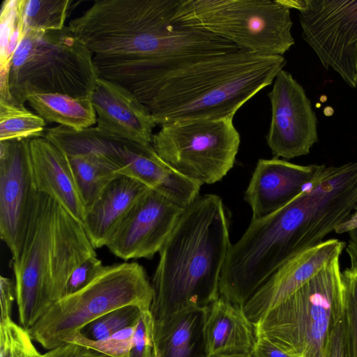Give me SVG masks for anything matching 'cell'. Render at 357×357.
<instances>
[{
  "label": "cell",
  "instance_id": "6da1fadb",
  "mask_svg": "<svg viewBox=\"0 0 357 357\" xmlns=\"http://www.w3.org/2000/svg\"><path fill=\"white\" fill-rule=\"evenodd\" d=\"M283 56L244 50L150 63L116 82L132 92L156 126L199 119H233L247 101L272 84Z\"/></svg>",
  "mask_w": 357,
  "mask_h": 357
},
{
  "label": "cell",
  "instance_id": "7a4b0ae2",
  "mask_svg": "<svg viewBox=\"0 0 357 357\" xmlns=\"http://www.w3.org/2000/svg\"><path fill=\"white\" fill-rule=\"evenodd\" d=\"M178 0H97L68 27L93 54L100 77L116 82L146 64L243 50L173 20Z\"/></svg>",
  "mask_w": 357,
  "mask_h": 357
},
{
  "label": "cell",
  "instance_id": "3957f363",
  "mask_svg": "<svg viewBox=\"0 0 357 357\" xmlns=\"http://www.w3.org/2000/svg\"><path fill=\"white\" fill-rule=\"evenodd\" d=\"M230 245L222 199L199 195L184 208L159 251L151 282L154 321L183 310L208 307L217 300Z\"/></svg>",
  "mask_w": 357,
  "mask_h": 357
},
{
  "label": "cell",
  "instance_id": "277c9868",
  "mask_svg": "<svg viewBox=\"0 0 357 357\" xmlns=\"http://www.w3.org/2000/svg\"><path fill=\"white\" fill-rule=\"evenodd\" d=\"M93 256L82 224L37 192L20 252L12 261L20 325L29 330L63 296L73 271Z\"/></svg>",
  "mask_w": 357,
  "mask_h": 357
},
{
  "label": "cell",
  "instance_id": "5b68a950",
  "mask_svg": "<svg viewBox=\"0 0 357 357\" xmlns=\"http://www.w3.org/2000/svg\"><path fill=\"white\" fill-rule=\"evenodd\" d=\"M99 77L92 52L68 26L24 33L8 77L11 102L24 106L33 93L91 98Z\"/></svg>",
  "mask_w": 357,
  "mask_h": 357
},
{
  "label": "cell",
  "instance_id": "8992f818",
  "mask_svg": "<svg viewBox=\"0 0 357 357\" xmlns=\"http://www.w3.org/2000/svg\"><path fill=\"white\" fill-rule=\"evenodd\" d=\"M343 317L340 257L255 324L264 337L291 357H328L331 334Z\"/></svg>",
  "mask_w": 357,
  "mask_h": 357
},
{
  "label": "cell",
  "instance_id": "52a82bcc",
  "mask_svg": "<svg viewBox=\"0 0 357 357\" xmlns=\"http://www.w3.org/2000/svg\"><path fill=\"white\" fill-rule=\"evenodd\" d=\"M153 296L139 263L103 265L86 286L53 303L27 331L33 341L50 350L69 342L83 327L112 310L128 305L150 310Z\"/></svg>",
  "mask_w": 357,
  "mask_h": 357
},
{
  "label": "cell",
  "instance_id": "ba28073f",
  "mask_svg": "<svg viewBox=\"0 0 357 357\" xmlns=\"http://www.w3.org/2000/svg\"><path fill=\"white\" fill-rule=\"evenodd\" d=\"M173 20L258 54L282 56L294 44L290 9L280 0H178Z\"/></svg>",
  "mask_w": 357,
  "mask_h": 357
},
{
  "label": "cell",
  "instance_id": "9c48e42d",
  "mask_svg": "<svg viewBox=\"0 0 357 357\" xmlns=\"http://www.w3.org/2000/svg\"><path fill=\"white\" fill-rule=\"evenodd\" d=\"M160 127L151 144L183 176L202 185L213 184L233 167L241 141L233 119H192Z\"/></svg>",
  "mask_w": 357,
  "mask_h": 357
},
{
  "label": "cell",
  "instance_id": "30bf717a",
  "mask_svg": "<svg viewBox=\"0 0 357 357\" xmlns=\"http://www.w3.org/2000/svg\"><path fill=\"white\" fill-rule=\"evenodd\" d=\"M299 12L302 37L350 86L357 66V0H280Z\"/></svg>",
  "mask_w": 357,
  "mask_h": 357
},
{
  "label": "cell",
  "instance_id": "8fae6325",
  "mask_svg": "<svg viewBox=\"0 0 357 357\" xmlns=\"http://www.w3.org/2000/svg\"><path fill=\"white\" fill-rule=\"evenodd\" d=\"M268 98L272 114L266 142L274 158L307 155L318 141L317 120L303 86L281 70Z\"/></svg>",
  "mask_w": 357,
  "mask_h": 357
},
{
  "label": "cell",
  "instance_id": "7c38bea8",
  "mask_svg": "<svg viewBox=\"0 0 357 357\" xmlns=\"http://www.w3.org/2000/svg\"><path fill=\"white\" fill-rule=\"evenodd\" d=\"M29 141H0V236L13 259L20 252L37 193Z\"/></svg>",
  "mask_w": 357,
  "mask_h": 357
},
{
  "label": "cell",
  "instance_id": "4fadbf2b",
  "mask_svg": "<svg viewBox=\"0 0 357 357\" xmlns=\"http://www.w3.org/2000/svg\"><path fill=\"white\" fill-rule=\"evenodd\" d=\"M184 208L149 188L114 231L106 247L125 261L151 259L163 246Z\"/></svg>",
  "mask_w": 357,
  "mask_h": 357
},
{
  "label": "cell",
  "instance_id": "5bb4252c",
  "mask_svg": "<svg viewBox=\"0 0 357 357\" xmlns=\"http://www.w3.org/2000/svg\"><path fill=\"white\" fill-rule=\"evenodd\" d=\"M44 137L66 155H96L119 175L145 184L152 176L158 154L151 144H144L106 134L96 127L75 130L63 126L46 130Z\"/></svg>",
  "mask_w": 357,
  "mask_h": 357
},
{
  "label": "cell",
  "instance_id": "9a60e30c",
  "mask_svg": "<svg viewBox=\"0 0 357 357\" xmlns=\"http://www.w3.org/2000/svg\"><path fill=\"white\" fill-rule=\"evenodd\" d=\"M345 243L338 239L324 241L300 251L283 263L243 307L256 324L261 317L315 277L334 259L340 257Z\"/></svg>",
  "mask_w": 357,
  "mask_h": 357
},
{
  "label": "cell",
  "instance_id": "2e32d148",
  "mask_svg": "<svg viewBox=\"0 0 357 357\" xmlns=\"http://www.w3.org/2000/svg\"><path fill=\"white\" fill-rule=\"evenodd\" d=\"M91 101L98 130L120 138L152 144L156 125L147 107L130 90L99 77Z\"/></svg>",
  "mask_w": 357,
  "mask_h": 357
},
{
  "label": "cell",
  "instance_id": "e0dca14e",
  "mask_svg": "<svg viewBox=\"0 0 357 357\" xmlns=\"http://www.w3.org/2000/svg\"><path fill=\"white\" fill-rule=\"evenodd\" d=\"M324 166L296 165L276 158L259 159L244 195L252 209L251 220L289 203Z\"/></svg>",
  "mask_w": 357,
  "mask_h": 357
},
{
  "label": "cell",
  "instance_id": "ac0fdd59",
  "mask_svg": "<svg viewBox=\"0 0 357 357\" xmlns=\"http://www.w3.org/2000/svg\"><path fill=\"white\" fill-rule=\"evenodd\" d=\"M29 149L36 190L51 197L82 224L86 210L68 156L45 137L30 139Z\"/></svg>",
  "mask_w": 357,
  "mask_h": 357
},
{
  "label": "cell",
  "instance_id": "d6986e66",
  "mask_svg": "<svg viewBox=\"0 0 357 357\" xmlns=\"http://www.w3.org/2000/svg\"><path fill=\"white\" fill-rule=\"evenodd\" d=\"M149 188L130 177L119 175L86 210L84 229L95 249L106 246L110 238Z\"/></svg>",
  "mask_w": 357,
  "mask_h": 357
},
{
  "label": "cell",
  "instance_id": "ffe728a7",
  "mask_svg": "<svg viewBox=\"0 0 357 357\" xmlns=\"http://www.w3.org/2000/svg\"><path fill=\"white\" fill-rule=\"evenodd\" d=\"M204 334L207 357L250 356L257 341L243 309L220 297L208 307Z\"/></svg>",
  "mask_w": 357,
  "mask_h": 357
},
{
  "label": "cell",
  "instance_id": "44dd1931",
  "mask_svg": "<svg viewBox=\"0 0 357 357\" xmlns=\"http://www.w3.org/2000/svg\"><path fill=\"white\" fill-rule=\"evenodd\" d=\"M208 307L183 310L154 321L155 356L207 357L204 331Z\"/></svg>",
  "mask_w": 357,
  "mask_h": 357
},
{
  "label": "cell",
  "instance_id": "7402d4cb",
  "mask_svg": "<svg viewBox=\"0 0 357 357\" xmlns=\"http://www.w3.org/2000/svg\"><path fill=\"white\" fill-rule=\"evenodd\" d=\"M27 102L46 122H54L77 131L97 123L91 98L61 93H33L28 96Z\"/></svg>",
  "mask_w": 357,
  "mask_h": 357
},
{
  "label": "cell",
  "instance_id": "603a6c76",
  "mask_svg": "<svg viewBox=\"0 0 357 357\" xmlns=\"http://www.w3.org/2000/svg\"><path fill=\"white\" fill-rule=\"evenodd\" d=\"M24 0H4L0 15V100L10 102L8 77L14 54L24 31Z\"/></svg>",
  "mask_w": 357,
  "mask_h": 357
},
{
  "label": "cell",
  "instance_id": "cb8c5ba5",
  "mask_svg": "<svg viewBox=\"0 0 357 357\" xmlns=\"http://www.w3.org/2000/svg\"><path fill=\"white\" fill-rule=\"evenodd\" d=\"M67 156L87 210L109 183L119 174L95 154L80 153Z\"/></svg>",
  "mask_w": 357,
  "mask_h": 357
},
{
  "label": "cell",
  "instance_id": "d4e9b609",
  "mask_svg": "<svg viewBox=\"0 0 357 357\" xmlns=\"http://www.w3.org/2000/svg\"><path fill=\"white\" fill-rule=\"evenodd\" d=\"M46 121L24 106L0 100V141L44 137Z\"/></svg>",
  "mask_w": 357,
  "mask_h": 357
},
{
  "label": "cell",
  "instance_id": "484cf974",
  "mask_svg": "<svg viewBox=\"0 0 357 357\" xmlns=\"http://www.w3.org/2000/svg\"><path fill=\"white\" fill-rule=\"evenodd\" d=\"M70 0H24V33L29 30H61L68 17Z\"/></svg>",
  "mask_w": 357,
  "mask_h": 357
},
{
  "label": "cell",
  "instance_id": "4316f807",
  "mask_svg": "<svg viewBox=\"0 0 357 357\" xmlns=\"http://www.w3.org/2000/svg\"><path fill=\"white\" fill-rule=\"evenodd\" d=\"M346 357H357V263L342 271Z\"/></svg>",
  "mask_w": 357,
  "mask_h": 357
},
{
  "label": "cell",
  "instance_id": "83f0119b",
  "mask_svg": "<svg viewBox=\"0 0 357 357\" xmlns=\"http://www.w3.org/2000/svg\"><path fill=\"white\" fill-rule=\"evenodd\" d=\"M142 311L134 305L116 308L86 325L77 334L91 340H104L123 328L136 325Z\"/></svg>",
  "mask_w": 357,
  "mask_h": 357
},
{
  "label": "cell",
  "instance_id": "f1b7e54d",
  "mask_svg": "<svg viewBox=\"0 0 357 357\" xmlns=\"http://www.w3.org/2000/svg\"><path fill=\"white\" fill-rule=\"evenodd\" d=\"M29 331L13 320L0 323V357H42Z\"/></svg>",
  "mask_w": 357,
  "mask_h": 357
},
{
  "label": "cell",
  "instance_id": "f546056e",
  "mask_svg": "<svg viewBox=\"0 0 357 357\" xmlns=\"http://www.w3.org/2000/svg\"><path fill=\"white\" fill-rule=\"evenodd\" d=\"M135 326L123 328L102 340H91L77 334L69 342L81 344L111 357H128Z\"/></svg>",
  "mask_w": 357,
  "mask_h": 357
},
{
  "label": "cell",
  "instance_id": "4dcf8cb0",
  "mask_svg": "<svg viewBox=\"0 0 357 357\" xmlns=\"http://www.w3.org/2000/svg\"><path fill=\"white\" fill-rule=\"evenodd\" d=\"M153 328L150 310H143L135 326L128 357H150L155 353Z\"/></svg>",
  "mask_w": 357,
  "mask_h": 357
},
{
  "label": "cell",
  "instance_id": "1f68e13d",
  "mask_svg": "<svg viewBox=\"0 0 357 357\" xmlns=\"http://www.w3.org/2000/svg\"><path fill=\"white\" fill-rule=\"evenodd\" d=\"M102 266V261L97 256L91 257L83 261L70 275L63 296L73 294L86 286Z\"/></svg>",
  "mask_w": 357,
  "mask_h": 357
},
{
  "label": "cell",
  "instance_id": "d6a6232c",
  "mask_svg": "<svg viewBox=\"0 0 357 357\" xmlns=\"http://www.w3.org/2000/svg\"><path fill=\"white\" fill-rule=\"evenodd\" d=\"M42 357H111L86 346L75 342H66L50 349Z\"/></svg>",
  "mask_w": 357,
  "mask_h": 357
},
{
  "label": "cell",
  "instance_id": "836d02e7",
  "mask_svg": "<svg viewBox=\"0 0 357 357\" xmlns=\"http://www.w3.org/2000/svg\"><path fill=\"white\" fill-rule=\"evenodd\" d=\"M15 298V284L10 278L1 275L0 277V323L12 320V307Z\"/></svg>",
  "mask_w": 357,
  "mask_h": 357
},
{
  "label": "cell",
  "instance_id": "e575fe53",
  "mask_svg": "<svg viewBox=\"0 0 357 357\" xmlns=\"http://www.w3.org/2000/svg\"><path fill=\"white\" fill-rule=\"evenodd\" d=\"M328 357H346L344 319L334 328L331 336Z\"/></svg>",
  "mask_w": 357,
  "mask_h": 357
},
{
  "label": "cell",
  "instance_id": "d590c367",
  "mask_svg": "<svg viewBox=\"0 0 357 357\" xmlns=\"http://www.w3.org/2000/svg\"><path fill=\"white\" fill-rule=\"evenodd\" d=\"M252 357H291L264 337H257Z\"/></svg>",
  "mask_w": 357,
  "mask_h": 357
},
{
  "label": "cell",
  "instance_id": "8d00e7d4",
  "mask_svg": "<svg viewBox=\"0 0 357 357\" xmlns=\"http://www.w3.org/2000/svg\"><path fill=\"white\" fill-rule=\"evenodd\" d=\"M349 241L346 246V251L351 262L357 263V228L349 232Z\"/></svg>",
  "mask_w": 357,
  "mask_h": 357
},
{
  "label": "cell",
  "instance_id": "74e56055",
  "mask_svg": "<svg viewBox=\"0 0 357 357\" xmlns=\"http://www.w3.org/2000/svg\"><path fill=\"white\" fill-rule=\"evenodd\" d=\"M355 228H357V208L347 221L335 229V232L343 234L349 232Z\"/></svg>",
  "mask_w": 357,
  "mask_h": 357
},
{
  "label": "cell",
  "instance_id": "f35d334b",
  "mask_svg": "<svg viewBox=\"0 0 357 357\" xmlns=\"http://www.w3.org/2000/svg\"><path fill=\"white\" fill-rule=\"evenodd\" d=\"M227 357H252L250 356H227Z\"/></svg>",
  "mask_w": 357,
  "mask_h": 357
},
{
  "label": "cell",
  "instance_id": "ab89813d",
  "mask_svg": "<svg viewBox=\"0 0 357 357\" xmlns=\"http://www.w3.org/2000/svg\"><path fill=\"white\" fill-rule=\"evenodd\" d=\"M357 79V66H356V77H355V79Z\"/></svg>",
  "mask_w": 357,
  "mask_h": 357
},
{
  "label": "cell",
  "instance_id": "60d3db41",
  "mask_svg": "<svg viewBox=\"0 0 357 357\" xmlns=\"http://www.w3.org/2000/svg\"><path fill=\"white\" fill-rule=\"evenodd\" d=\"M355 82H356V87H357V79H355Z\"/></svg>",
  "mask_w": 357,
  "mask_h": 357
},
{
  "label": "cell",
  "instance_id": "b9f144b4",
  "mask_svg": "<svg viewBox=\"0 0 357 357\" xmlns=\"http://www.w3.org/2000/svg\"><path fill=\"white\" fill-rule=\"evenodd\" d=\"M150 357H155V354H153L152 356H151Z\"/></svg>",
  "mask_w": 357,
  "mask_h": 357
}]
</instances>
